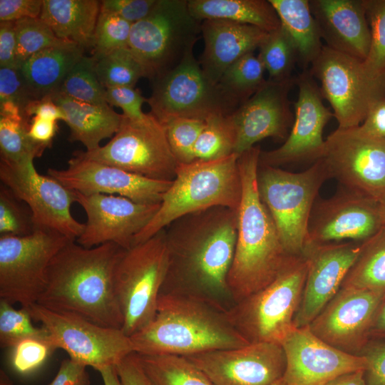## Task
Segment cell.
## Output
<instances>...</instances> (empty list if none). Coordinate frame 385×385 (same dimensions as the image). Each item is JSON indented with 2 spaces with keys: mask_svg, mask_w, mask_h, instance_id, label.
<instances>
[{
  "mask_svg": "<svg viewBox=\"0 0 385 385\" xmlns=\"http://www.w3.org/2000/svg\"><path fill=\"white\" fill-rule=\"evenodd\" d=\"M237 210L217 206L183 215L165 227L168 268L160 294L197 297L230 309L227 277L234 257Z\"/></svg>",
  "mask_w": 385,
  "mask_h": 385,
  "instance_id": "1",
  "label": "cell"
},
{
  "mask_svg": "<svg viewBox=\"0 0 385 385\" xmlns=\"http://www.w3.org/2000/svg\"><path fill=\"white\" fill-rule=\"evenodd\" d=\"M75 241L66 244L51 260L37 304L121 329L123 320L114 274L123 248L113 243L86 248Z\"/></svg>",
  "mask_w": 385,
  "mask_h": 385,
  "instance_id": "2",
  "label": "cell"
},
{
  "mask_svg": "<svg viewBox=\"0 0 385 385\" xmlns=\"http://www.w3.org/2000/svg\"><path fill=\"white\" fill-rule=\"evenodd\" d=\"M130 338L134 352L141 355L188 356L250 344L233 325L227 309L177 293L160 294L154 319Z\"/></svg>",
  "mask_w": 385,
  "mask_h": 385,
  "instance_id": "3",
  "label": "cell"
},
{
  "mask_svg": "<svg viewBox=\"0 0 385 385\" xmlns=\"http://www.w3.org/2000/svg\"><path fill=\"white\" fill-rule=\"evenodd\" d=\"M260 153L254 146L238 157L242 197L235 250L227 277L234 304L272 282L289 257L259 194Z\"/></svg>",
  "mask_w": 385,
  "mask_h": 385,
  "instance_id": "4",
  "label": "cell"
},
{
  "mask_svg": "<svg viewBox=\"0 0 385 385\" xmlns=\"http://www.w3.org/2000/svg\"><path fill=\"white\" fill-rule=\"evenodd\" d=\"M238 155L180 163L172 185L153 218L135 237L133 245L150 238L176 219L212 207L238 210L242 181Z\"/></svg>",
  "mask_w": 385,
  "mask_h": 385,
  "instance_id": "5",
  "label": "cell"
},
{
  "mask_svg": "<svg viewBox=\"0 0 385 385\" xmlns=\"http://www.w3.org/2000/svg\"><path fill=\"white\" fill-rule=\"evenodd\" d=\"M329 178L321 158L299 173L259 165V194L288 255H303L313 205L322 185Z\"/></svg>",
  "mask_w": 385,
  "mask_h": 385,
  "instance_id": "6",
  "label": "cell"
},
{
  "mask_svg": "<svg viewBox=\"0 0 385 385\" xmlns=\"http://www.w3.org/2000/svg\"><path fill=\"white\" fill-rule=\"evenodd\" d=\"M307 269L304 255L289 256L272 282L228 310L231 322L247 342L280 344L296 327Z\"/></svg>",
  "mask_w": 385,
  "mask_h": 385,
  "instance_id": "7",
  "label": "cell"
},
{
  "mask_svg": "<svg viewBox=\"0 0 385 385\" xmlns=\"http://www.w3.org/2000/svg\"><path fill=\"white\" fill-rule=\"evenodd\" d=\"M168 263L165 229L123 250L115 270L114 286L123 320L121 329L127 336L154 319Z\"/></svg>",
  "mask_w": 385,
  "mask_h": 385,
  "instance_id": "8",
  "label": "cell"
},
{
  "mask_svg": "<svg viewBox=\"0 0 385 385\" xmlns=\"http://www.w3.org/2000/svg\"><path fill=\"white\" fill-rule=\"evenodd\" d=\"M308 70L319 81L338 128L360 125L372 106L385 100V71L374 72L362 60L324 45Z\"/></svg>",
  "mask_w": 385,
  "mask_h": 385,
  "instance_id": "9",
  "label": "cell"
},
{
  "mask_svg": "<svg viewBox=\"0 0 385 385\" xmlns=\"http://www.w3.org/2000/svg\"><path fill=\"white\" fill-rule=\"evenodd\" d=\"M201 22L191 14L188 1L158 0L147 17L132 25L128 47L147 78L155 79L180 61L197 40Z\"/></svg>",
  "mask_w": 385,
  "mask_h": 385,
  "instance_id": "10",
  "label": "cell"
},
{
  "mask_svg": "<svg viewBox=\"0 0 385 385\" xmlns=\"http://www.w3.org/2000/svg\"><path fill=\"white\" fill-rule=\"evenodd\" d=\"M74 153L150 179L173 181L178 163L165 129L150 113L142 119L123 114L117 133L103 146Z\"/></svg>",
  "mask_w": 385,
  "mask_h": 385,
  "instance_id": "11",
  "label": "cell"
},
{
  "mask_svg": "<svg viewBox=\"0 0 385 385\" xmlns=\"http://www.w3.org/2000/svg\"><path fill=\"white\" fill-rule=\"evenodd\" d=\"M160 123L178 117L203 120L233 113L240 105L203 72L190 48L173 68L155 78L147 102Z\"/></svg>",
  "mask_w": 385,
  "mask_h": 385,
  "instance_id": "12",
  "label": "cell"
},
{
  "mask_svg": "<svg viewBox=\"0 0 385 385\" xmlns=\"http://www.w3.org/2000/svg\"><path fill=\"white\" fill-rule=\"evenodd\" d=\"M71 240L44 229L24 236L0 235V299L26 309L37 303L51 260Z\"/></svg>",
  "mask_w": 385,
  "mask_h": 385,
  "instance_id": "13",
  "label": "cell"
},
{
  "mask_svg": "<svg viewBox=\"0 0 385 385\" xmlns=\"http://www.w3.org/2000/svg\"><path fill=\"white\" fill-rule=\"evenodd\" d=\"M27 309L33 320L46 329L56 349L96 371L115 366L134 352L130 337L120 329L101 326L79 314L49 309L37 303Z\"/></svg>",
  "mask_w": 385,
  "mask_h": 385,
  "instance_id": "14",
  "label": "cell"
},
{
  "mask_svg": "<svg viewBox=\"0 0 385 385\" xmlns=\"http://www.w3.org/2000/svg\"><path fill=\"white\" fill-rule=\"evenodd\" d=\"M320 158L342 188L385 200V138L368 135L359 125L338 128L326 138Z\"/></svg>",
  "mask_w": 385,
  "mask_h": 385,
  "instance_id": "15",
  "label": "cell"
},
{
  "mask_svg": "<svg viewBox=\"0 0 385 385\" xmlns=\"http://www.w3.org/2000/svg\"><path fill=\"white\" fill-rule=\"evenodd\" d=\"M0 180L29 206L36 229L55 231L74 240L83 232L85 223L76 220L71 211L76 192L38 173L34 161L20 165L1 161Z\"/></svg>",
  "mask_w": 385,
  "mask_h": 385,
  "instance_id": "16",
  "label": "cell"
},
{
  "mask_svg": "<svg viewBox=\"0 0 385 385\" xmlns=\"http://www.w3.org/2000/svg\"><path fill=\"white\" fill-rule=\"evenodd\" d=\"M382 228L379 202L341 188L331 197L317 198L309 221L306 246L363 242Z\"/></svg>",
  "mask_w": 385,
  "mask_h": 385,
  "instance_id": "17",
  "label": "cell"
},
{
  "mask_svg": "<svg viewBox=\"0 0 385 385\" xmlns=\"http://www.w3.org/2000/svg\"><path fill=\"white\" fill-rule=\"evenodd\" d=\"M385 295L353 287H341L309 324L317 337L346 353L360 355Z\"/></svg>",
  "mask_w": 385,
  "mask_h": 385,
  "instance_id": "18",
  "label": "cell"
},
{
  "mask_svg": "<svg viewBox=\"0 0 385 385\" xmlns=\"http://www.w3.org/2000/svg\"><path fill=\"white\" fill-rule=\"evenodd\" d=\"M184 356L213 385H272L282 378L286 367L282 346L275 342L251 343Z\"/></svg>",
  "mask_w": 385,
  "mask_h": 385,
  "instance_id": "19",
  "label": "cell"
},
{
  "mask_svg": "<svg viewBox=\"0 0 385 385\" xmlns=\"http://www.w3.org/2000/svg\"><path fill=\"white\" fill-rule=\"evenodd\" d=\"M76 194V202L86 214L83 232L76 242L86 248L106 243L123 249L130 247L135 236L148 225L160 206V203H138L120 195Z\"/></svg>",
  "mask_w": 385,
  "mask_h": 385,
  "instance_id": "20",
  "label": "cell"
},
{
  "mask_svg": "<svg viewBox=\"0 0 385 385\" xmlns=\"http://www.w3.org/2000/svg\"><path fill=\"white\" fill-rule=\"evenodd\" d=\"M280 344L286 358L284 385H326L343 374L367 369L364 356L327 344L309 325L294 327Z\"/></svg>",
  "mask_w": 385,
  "mask_h": 385,
  "instance_id": "21",
  "label": "cell"
},
{
  "mask_svg": "<svg viewBox=\"0 0 385 385\" xmlns=\"http://www.w3.org/2000/svg\"><path fill=\"white\" fill-rule=\"evenodd\" d=\"M297 85L298 98L290 133L278 148L261 151L260 165L279 168L303 161L314 163L322 155L323 130L334 113L324 106L320 88L308 69L297 77Z\"/></svg>",
  "mask_w": 385,
  "mask_h": 385,
  "instance_id": "22",
  "label": "cell"
},
{
  "mask_svg": "<svg viewBox=\"0 0 385 385\" xmlns=\"http://www.w3.org/2000/svg\"><path fill=\"white\" fill-rule=\"evenodd\" d=\"M47 175L75 192L120 195L142 204L160 203L173 183L145 178L74 153L66 169L49 168Z\"/></svg>",
  "mask_w": 385,
  "mask_h": 385,
  "instance_id": "23",
  "label": "cell"
},
{
  "mask_svg": "<svg viewBox=\"0 0 385 385\" xmlns=\"http://www.w3.org/2000/svg\"><path fill=\"white\" fill-rule=\"evenodd\" d=\"M297 77L268 78L232 113L237 130L235 154L239 156L266 138L286 140L294 122L288 96Z\"/></svg>",
  "mask_w": 385,
  "mask_h": 385,
  "instance_id": "24",
  "label": "cell"
},
{
  "mask_svg": "<svg viewBox=\"0 0 385 385\" xmlns=\"http://www.w3.org/2000/svg\"><path fill=\"white\" fill-rule=\"evenodd\" d=\"M363 242H343L305 247L303 255L307 260L308 269L294 319L296 327L309 325L339 292L361 252Z\"/></svg>",
  "mask_w": 385,
  "mask_h": 385,
  "instance_id": "25",
  "label": "cell"
},
{
  "mask_svg": "<svg viewBox=\"0 0 385 385\" xmlns=\"http://www.w3.org/2000/svg\"><path fill=\"white\" fill-rule=\"evenodd\" d=\"M324 46L364 61L371 31L364 0H309Z\"/></svg>",
  "mask_w": 385,
  "mask_h": 385,
  "instance_id": "26",
  "label": "cell"
},
{
  "mask_svg": "<svg viewBox=\"0 0 385 385\" xmlns=\"http://www.w3.org/2000/svg\"><path fill=\"white\" fill-rule=\"evenodd\" d=\"M204 51L199 61L206 76L218 82L233 63L259 48L268 32L255 26L219 19L201 22Z\"/></svg>",
  "mask_w": 385,
  "mask_h": 385,
  "instance_id": "27",
  "label": "cell"
},
{
  "mask_svg": "<svg viewBox=\"0 0 385 385\" xmlns=\"http://www.w3.org/2000/svg\"><path fill=\"white\" fill-rule=\"evenodd\" d=\"M61 108L70 129L69 140L81 142L91 151L100 147V143L113 136L118 130L123 114L108 104H92L74 100L60 93L51 94Z\"/></svg>",
  "mask_w": 385,
  "mask_h": 385,
  "instance_id": "28",
  "label": "cell"
},
{
  "mask_svg": "<svg viewBox=\"0 0 385 385\" xmlns=\"http://www.w3.org/2000/svg\"><path fill=\"white\" fill-rule=\"evenodd\" d=\"M101 11L97 0H43L40 18L60 39L91 49Z\"/></svg>",
  "mask_w": 385,
  "mask_h": 385,
  "instance_id": "29",
  "label": "cell"
},
{
  "mask_svg": "<svg viewBox=\"0 0 385 385\" xmlns=\"http://www.w3.org/2000/svg\"><path fill=\"white\" fill-rule=\"evenodd\" d=\"M83 52V48L69 43L46 48L24 61L19 68L33 98L56 92Z\"/></svg>",
  "mask_w": 385,
  "mask_h": 385,
  "instance_id": "30",
  "label": "cell"
},
{
  "mask_svg": "<svg viewBox=\"0 0 385 385\" xmlns=\"http://www.w3.org/2000/svg\"><path fill=\"white\" fill-rule=\"evenodd\" d=\"M269 1L277 14L282 28L295 47L297 62L307 70L324 46L309 0Z\"/></svg>",
  "mask_w": 385,
  "mask_h": 385,
  "instance_id": "31",
  "label": "cell"
},
{
  "mask_svg": "<svg viewBox=\"0 0 385 385\" xmlns=\"http://www.w3.org/2000/svg\"><path fill=\"white\" fill-rule=\"evenodd\" d=\"M196 19H219L257 26L271 32L280 26L277 14L266 0H189Z\"/></svg>",
  "mask_w": 385,
  "mask_h": 385,
  "instance_id": "32",
  "label": "cell"
},
{
  "mask_svg": "<svg viewBox=\"0 0 385 385\" xmlns=\"http://www.w3.org/2000/svg\"><path fill=\"white\" fill-rule=\"evenodd\" d=\"M341 287H353L385 295V228L362 244L361 252Z\"/></svg>",
  "mask_w": 385,
  "mask_h": 385,
  "instance_id": "33",
  "label": "cell"
},
{
  "mask_svg": "<svg viewBox=\"0 0 385 385\" xmlns=\"http://www.w3.org/2000/svg\"><path fill=\"white\" fill-rule=\"evenodd\" d=\"M137 355L153 385H213L205 373L184 356Z\"/></svg>",
  "mask_w": 385,
  "mask_h": 385,
  "instance_id": "34",
  "label": "cell"
},
{
  "mask_svg": "<svg viewBox=\"0 0 385 385\" xmlns=\"http://www.w3.org/2000/svg\"><path fill=\"white\" fill-rule=\"evenodd\" d=\"M29 120L0 116L1 161L20 165L42 155L48 148L29 135Z\"/></svg>",
  "mask_w": 385,
  "mask_h": 385,
  "instance_id": "35",
  "label": "cell"
},
{
  "mask_svg": "<svg viewBox=\"0 0 385 385\" xmlns=\"http://www.w3.org/2000/svg\"><path fill=\"white\" fill-rule=\"evenodd\" d=\"M232 113L206 120L194 147L195 160H214L235 153L237 130Z\"/></svg>",
  "mask_w": 385,
  "mask_h": 385,
  "instance_id": "36",
  "label": "cell"
},
{
  "mask_svg": "<svg viewBox=\"0 0 385 385\" xmlns=\"http://www.w3.org/2000/svg\"><path fill=\"white\" fill-rule=\"evenodd\" d=\"M265 68L258 55L250 53L229 66L218 84L240 106L251 97L265 82Z\"/></svg>",
  "mask_w": 385,
  "mask_h": 385,
  "instance_id": "37",
  "label": "cell"
},
{
  "mask_svg": "<svg viewBox=\"0 0 385 385\" xmlns=\"http://www.w3.org/2000/svg\"><path fill=\"white\" fill-rule=\"evenodd\" d=\"M93 58L98 78L105 88L134 87L140 78H147L143 66L128 47Z\"/></svg>",
  "mask_w": 385,
  "mask_h": 385,
  "instance_id": "38",
  "label": "cell"
},
{
  "mask_svg": "<svg viewBox=\"0 0 385 385\" xmlns=\"http://www.w3.org/2000/svg\"><path fill=\"white\" fill-rule=\"evenodd\" d=\"M56 92L88 103L108 104L106 88L98 78L92 56L83 55L68 72Z\"/></svg>",
  "mask_w": 385,
  "mask_h": 385,
  "instance_id": "39",
  "label": "cell"
},
{
  "mask_svg": "<svg viewBox=\"0 0 385 385\" xmlns=\"http://www.w3.org/2000/svg\"><path fill=\"white\" fill-rule=\"evenodd\" d=\"M258 56L271 80L292 77V71L297 62L295 47L281 25L277 29L268 33L259 47Z\"/></svg>",
  "mask_w": 385,
  "mask_h": 385,
  "instance_id": "40",
  "label": "cell"
},
{
  "mask_svg": "<svg viewBox=\"0 0 385 385\" xmlns=\"http://www.w3.org/2000/svg\"><path fill=\"white\" fill-rule=\"evenodd\" d=\"M15 30L18 68L24 61L41 51L71 43L58 38L40 17L26 18L15 21Z\"/></svg>",
  "mask_w": 385,
  "mask_h": 385,
  "instance_id": "41",
  "label": "cell"
},
{
  "mask_svg": "<svg viewBox=\"0 0 385 385\" xmlns=\"http://www.w3.org/2000/svg\"><path fill=\"white\" fill-rule=\"evenodd\" d=\"M160 123L178 164L194 161V147L206 120L178 117Z\"/></svg>",
  "mask_w": 385,
  "mask_h": 385,
  "instance_id": "42",
  "label": "cell"
},
{
  "mask_svg": "<svg viewBox=\"0 0 385 385\" xmlns=\"http://www.w3.org/2000/svg\"><path fill=\"white\" fill-rule=\"evenodd\" d=\"M32 317L26 308L16 309L13 304L0 299V346L11 348L19 342L31 337L47 334L42 327H35Z\"/></svg>",
  "mask_w": 385,
  "mask_h": 385,
  "instance_id": "43",
  "label": "cell"
},
{
  "mask_svg": "<svg viewBox=\"0 0 385 385\" xmlns=\"http://www.w3.org/2000/svg\"><path fill=\"white\" fill-rule=\"evenodd\" d=\"M132 24L118 16L101 11L91 49L94 58L128 47Z\"/></svg>",
  "mask_w": 385,
  "mask_h": 385,
  "instance_id": "44",
  "label": "cell"
},
{
  "mask_svg": "<svg viewBox=\"0 0 385 385\" xmlns=\"http://www.w3.org/2000/svg\"><path fill=\"white\" fill-rule=\"evenodd\" d=\"M36 230L29 206L8 187H0V235L24 236Z\"/></svg>",
  "mask_w": 385,
  "mask_h": 385,
  "instance_id": "45",
  "label": "cell"
},
{
  "mask_svg": "<svg viewBox=\"0 0 385 385\" xmlns=\"http://www.w3.org/2000/svg\"><path fill=\"white\" fill-rule=\"evenodd\" d=\"M56 349L48 333L26 338L11 348V366L16 373L29 375L38 370Z\"/></svg>",
  "mask_w": 385,
  "mask_h": 385,
  "instance_id": "46",
  "label": "cell"
},
{
  "mask_svg": "<svg viewBox=\"0 0 385 385\" xmlns=\"http://www.w3.org/2000/svg\"><path fill=\"white\" fill-rule=\"evenodd\" d=\"M370 25L371 46L364 65L376 73L385 71V0H364Z\"/></svg>",
  "mask_w": 385,
  "mask_h": 385,
  "instance_id": "47",
  "label": "cell"
},
{
  "mask_svg": "<svg viewBox=\"0 0 385 385\" xmlns=\"http://www.w3.org/2000/svg\"><path fill=\"white\" fill-rule=\"evenodd\" d=\"M33 100L34 99L24 82L19 68L0 67V105L6 103L14 105L21 109L25 117L24 110L28 103Z\"/></svg>",
  "mask_w": 385,
  "mask_h": 385,
  "instance_id": "48",
  "label": "cell"
},
{
  "mask_svg": "<svg viewBox=\"0 0 385 385\" xmlns=\"http://www.w3.org/2000/svg\"><path fill=\"white\" fill-rule=\"evenodd\" d=\"M106 99L109 106L122 109L123 114L131 119H142L146 113L142 106L148 102L138 89L130 86H118L106 88Z\"/></svg>",
  "mask_w": 385,
  "mask_h": 385,
  "instance_id": "49",
  "label": "cell"
},
{
  "mask_svg": "<svg viewBox=\"0 0 385 385\" xmlns=\"http://www.w3.org/2000/svg\"><path fill=\"white\" fill-rule=\"evenodd\" d=\"M158 0H103L101 11L118 16L133 24L147 17Z\"/></svg>",
  "mask_w": 385,
  "mask_h": 385,
  "instance_id": "50",
  "label": "cell"
},
{
  "mask_svg": "<svg viewBox=\"0 0 385 385\" xmlns=\"http://www.w3.org/2000/svg\"><path fill=\"white\" fill-rule=\"evenodd\" d=\"M360 355L367 360L366 385H385V340L370 339Z\"/></svg>",
  "mask_w": 385,
  "mask_h": 385,
  "instance_id": "51",
  "label": "cell"
},
{
  "mask_svg": "<svg viewBox=\"0 0 385 385\" xmlns=\"http://www.w3.org/2000/svg\"><path fill=\"white\" fill-rule=\"evenodd\" d=\"M43 0H0V21L39 18Z\"/></svg>",
  "mask_w": 385,
  "mask_h": 385,
  "instance_id": "52",
  "label": "cell"
},
{
  "mask_svg": "<svg viewBox=\"0 0 385 385\" xmlns=\"http://www.w3.org/2000/svg\"><path fill=\"white\" fill-rule=\"evenodd\" d=\"M115 369L121 385H153L135 352L122 359Z\"/></svg>",
  "mask_w": 385,
  "mask_h": 385,
  "instance_id": "53",
  "label": "cell"
},
{
  "mask_svg": "<svg viewBox=\"0 0 385 385\" xmlns=\"http://www.w3.org/2000/svg\"><path fill=\"white\" fill-rule=\"evenodd\" d=\"M87 366L71 358L63 359L49 385H90Z\"/></svg>",
  "mask_w": 385,
  "mask_h": 385,
  "instance_id": "54",
  "label": "cell"
},
{
  "mask_svg": "<svg viewBox=\"0 0 385 385\" xmlns=\"http://www.w3.org/2000/svg\"><path fill=\"white\" fill-rule=\"evenodd\" d=\"M15 21H0V67L17 68Z\"/></svg>",
  "mask_w": 385,
  "mask_h": 385,
  "instance_id": "55",
  "label": "cell"
},
{
  "mask_svg": "<svg viewBox=\"0 0 385 385\" xmlns=\"http://www.w3.org/2000/svg\"><path fill=\"white\" fill-rule=\"evenodd\" d=\"M26 119L31 116L57 121H65V115L61 108L54 102L51 95L30 101L24 110Z\"/></svg>",
  "mask_w": 385,
  "mask_h": 385,
  "instance_id": "56",
  "label": "cell"
},
{
  "mask_svg": "<svg viewBox=\"0 0 385 385\" xmlns=\"http://www.w3.org/2000/svg\"><path fill=\"white\" fill-rule=\"evenodd\" d=\"M359 128L368 135L385 138V100L372 106Z\"/></svg>",
  "mask_w": 385,
  "mask_h": 385,
  "instance_id": "57",
  "label": "cell"
},
{
  "mask_svg": "<svg viewBox=\"0 0 385 385\" xmlns=\"http://www.w3.org/2000/svg\"><path fill=\"white\" fill-rule=\"evenodd\" d=\"M57 130L56 121L35 115L29 123V135L34 141L48 148L51 145Z\"/></svg>",
  "mask_w": 385,
  "mask_h": 385,
  "instance_id": "58",
  "label": "cell"
},
{
  "mask_svg": "<svg viewBox=\"0 0 385 385\" xmlns=\"http://www.w3.org/2000/svg\"><path fill=\"white\" fill-rule=\"evenodd\" d=\"M370 339L385 340V299L374 318L370 331Z\"/></svg>",
  "mask_w": 385,
  "mask_h": 385,
  "instance_id": "59",
  "label": "cell"
},
{
  "mask_svg": "<svg viewBox=\"0 0 385 385\" xmlns=\"http://www.w3.org/2000/svg\"><path fill=\"white\" fill-rule=\"evenodd\" d=\"M365 371H356L343 374L326 385H366L364 378Z\"/></svg>",
  "mask_w": 385,
  "mask_h": 385,
  "instance_id": "60",
  "label": "cell"
},
{
  "mask_svg": "<svg viewBox=\"0 0 385 385\" xmlns=\"http://www.w3.org/2000/svg\"><path fill=\"white\" fill-rule=\"evenodd\" d=\"M101 376L103 385H121L115 366H107L97 370Z\"/></svg>",
  "mask_w": 385,
  "mask_h": 385,
  "instance_id": "61",
  "label": "cell"
},
{
  "mask_svg": "<svg viewBox=\"0 0 385 385\" xmlns=\"http://www.w3.org/2000/svg\"><path fill=\"white\" fill-rule=\"evenodd\" d=\"M0 385H14L12 380L2 369L0 371Z\"/></svg>",
  "mask_w": 385,
  "mask_h": 385,
  "instance_id": "62",
  "label": "cell"
},
{
  "mask_svg": "<svg viewBox=\"0 0 385 385\" xmlns=\"http://www.w3.org/2000/svg\"><path fill=\"white\" fill-rule=\"evenodd\" d=\"M380 211L383 222V227L385 228V200L381 201L380 202Z\"/></svg>",
  "mask_w": 385,
  "mask_h": 385,
  "instance_id": "63",
  "label": "cell"
},
{
  "mask_svg": "<svg viewBox=\"0 0 385 385\" xmlns=\"http://www.w3.org/2000/svg\"><path fill=\"white\" fill-rule=\"evenodd\" d=\"M272 385H284L282 379L279 381H276L275 383L272 384Z\"/></svg>",
  "mask_w": 385,
  "mask_h": 385,
  "instance_id": "64",
  "label": "cell"
}]
</instances>
